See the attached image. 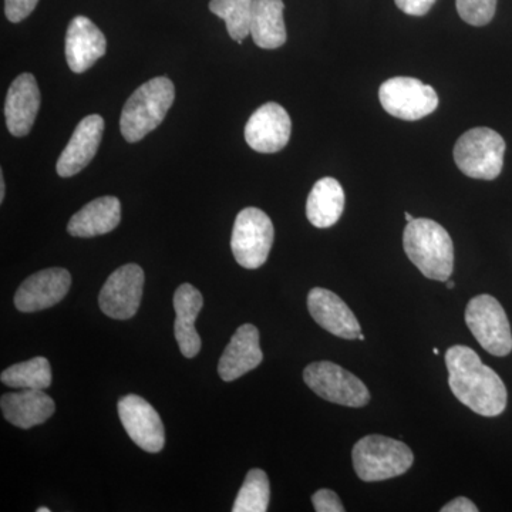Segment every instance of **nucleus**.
Masks as SVG:
<instances>
[{
  "label": "nucleus",
  "instance_id": "24",
  "mask_svg": "<svg viewBox=\"0 0 512 512\" xmlns=\"http://www.w3.org/2000/svg\"><path fill=\"white\" fill-rule=\"evenodd\" d=\"M52 366L46 357L37 356L3 370L0 380L13 389L45 390L52 386Z\"/></svg>",
  "mask_w": 512,
  "mask_h": 512
},
{
  "label": "nucleus",
  "instance_id": "17",
  "mask_svg": "<svg viewBox=\"0 0 512 512\" xmlns=\"http://www.w3.org/2000/svg\"><path fill=\"white\" fill-rule=\"evenodd\" d=\"M262 360L264 353L259 346V330L251 323H245L239 326L222 353L218 375L224 382H234L256 369Z\"/></svg>",
  "mask_w": 512,
  "mask_h": 512
},
{
  "label": "nucleus",
  "instance_id": "31",
  "mask_svg": "<svg viewBox=\"0 0 512 512\" xmlns=\"http://www.w3.org/2000/svg\"><path fill=\"white\" fill-rule=\"evenodd\" d=\"M477 505L473 501L468 500L466 497H457L456 500L451 501L441 508V512H477Z\"/></svg>",
  "mask_w": 512,
  "mask_h": 512
},
{
  "label": "nucleus",
  "instance_id": "15",
  "mask_svg": "<svg viewBox=\"0 0 512 512\" xmlns=\"http://www.w3.org/2000/svg\"><path fill=\"white\" fill-rule=\"evenodd\" d=\"M40 100L33 74L23 73L13 80L5 101L6 126L12 136H28L39 113Z\"/></svg>",
  "mask_w": 512,
  "mask_h": 512
},
{
  "label": "nucleus",
  "instance_id": "20",
  "mask_svg": "<svg viewBox=\"0 0 512 512\" xmlns=\"http://www.w3.org/2000/svg\"><path fill=\"white\" fill-rule=\"evenodd\" d=\"M204 298L191 284H183L174 293L175 323L174 333L181 353L192 359L200 353L201 338L195 329V319L200 315Z\"/></svg>",
  "mask_w": 512,
  "mask_h": 512
},
{
  "label": "nucleus",
  "instance_id": "21",
  "mask_svg": "<svg viewBox=\"0 0 512 512\" xmlns=\"http://www.w3.org/2000/svg\"><path fill=\"white\" fill-rule=\"evenodd\" d=\"M120 221V201L116 197H100L73 215L67 224V232L76 238L99 237L119 227Z\"/></svg>",
  "mask_w": 512,
  "mask_h": 512
},
{
  "label": "nucleus",
  "instance_id": "36",
  "mask_svg": "<svg viewBox=\"0 0 512 512\" xmlns=\"http://www.w3.org/2000/svg\"><path fill=\"white\" fill-rule=\"evenodd\" d=\"M433 353H434V355H436V356H437V355H439L440 350H439V349H437V348H434V349H433Z\"/></svg>",
  "mask_w": 512,
  "mask_h": 512
},
{
  "label": "nucleus",
  "instance_id": "22",
  "mask_svg": "<svg viewBox=\"0 0 512 512\" xmlns=\"http://www.w3.org/2000/svg\"><path fill=\"white\" fill-rule=\"evenodd\" d=\"M345 210V191L338 180L325 177L313 185L306 201V217L316 228L335 225Z\"/></svg>",
  "mask_w": 512,
  "mask_h": 512
},
{
  "label": "nucleus",
  "instance_id": "16",
  "mask_svg": "<svg viewBox=\"0 0 512 512\" xmlns=\"http://www.w3.org/2000/svg\"><path fill=\"white\" fill-rule=\"evenodd\" d=\"M103 32L86 16H76L66 33V60L74 73H84L106 55Z\"/></svg>",
  "mask_w": 512,
  "mask_h": 512
},
{
  "label": "nucleus",
  "instance_id": "29",
  "mask_svg": "<svg viewBox=\"0 0 512 512\" xmlns=\"http://www.w3.org/2000/svg\"><path fill=\"white\" fill-rule=\"evenodd\" d=\"M39 0H5L6 18L12 23H19L32 15Z\"/></svg>",
  "mask_w": 512,
  "mask_h": 512
},
{
  "label": "nucleus",
  "instance_id": "14",
  "mask_svg": "<svg viewBox=\"0 0 512 512\" xmlns=\"http://www.w3.org/2000/svg\"><path fill=\"white\" fill-rule=\"evenodd\" d=\"M103 131L104 119L99 114L84 117L74 128L72 138L57 160V174L62 178L73 177L92 163L99 150Z\"/></svg>",
  "mask_w": 512,
  "mask_h": 512
},
{
  "label": "nucleus",
  "instance_id": "11",
  "mask_svg": "<svg viewBox=\"0 0 512 512\" xmlns=\"http://www.w3.org/2000/svg\"><path fill=\"white\" fill-rule=\"evenodd\" d=\"M119 416L128 437L147 453H160L165 446L163 420L143 397L127 394L119 402Z\"/></svg>",
  "mask_w": 512,
  "mask_h": 512
},
{
  "label": "nucleus",
  "instance_id": "23",
  "mask_svg": "<svg viewBox=\"0 0 512 512\" xmlns=\"http://www.w3.org/2000/svg\"><path fill=\"white\" fill-rule=\"evenodd\" d=\"M284 0H254L251 36L261 49H278L286 42Z\"/></svg>",
  "mask_w": 512,
  "mask_h": 512
},
{
  "label": "nucleus",
  "instance_id": "19",
  "mask_svg": "<svg viewBox=\"0 0 512 512\" xmlns=\"http://www.w3.org/2000/svg\"><path fill=\"white\" fill-rule=\"evenodd\" d=\"M0 407L10 424L25 430L45 423L56 410L55 402L49 394L43 390L30 389L3 394Z\"/></svg>",
  "mask_w": 512,
  "mask_h": 512
},
{
  "label": "nucleus",
  "instance_id": "37",
  "mask_svg": "<svg viewBox=\"0 0 512 512\" xmlns=\"http://www.w3.org/2000/svg\"><path fill=\"white\" fill-rule=\"evenodd\" d=\"M357 339L362 340V342H363V340H365L366 338H365V336L362 335V333H360L359 338H357Z\"/></svg>",
  "mask_w": 512,
  "mask_h": 512
},
{
  "label": "nucleus",
  "instance_id": "13",
  "mask_svg": "<svg viewBox=\"0 0 512 512\" xmlns=\"http://www.w3.org/2000/svg\"><path fill=\"white\" fill-rule=\"evenodd\" d=\"M72 275L63 268H49L29 276L19 286L15 306L23 313L45 311L57 305L69 292Z\"/></svg>",
  "mask_w": 512,
  "mask_h": 512
},
{
  "label": "nucleus",
  "instance_id": "25",
  "mask_svg": "<svg viewBox=\"0 0 512 512\" xmlns=\"http://www.w3.org/2000/svg\"><path fill=\"white\" fill-rule=\"evenodd\" d=\"M254 0H211L210 10L224 19L231 39L241 45L251 35Z\"/></svg>",
  "mask_w": 512,
  "mask_h": 512
},
{
  "label": "nucleus",
  "instance_id": "18",
  "mask_svg": "<svg viewBox=\"0 0 512 512\" xmlns=\"http://www.w3.org/2000/svg\"><path fill=\"white\" fill-rule=\"evenodd\" d=\"M309 313L315 322L338 338H359L360 323L336 293L323 288H313L308 295Z\"/></svg>",
  "mask_w": 512,
  "mask_h": 512
},
{
  "label": "nucleus",
  "instance_id": "5",
  "mask_svg": "<svg viewBox=\"0 0 512 512\" xmlns=\"http://www.w3.org/2000/svg\"><path fill=\"white\" fill-rule=\"evenodd\" d=\"M504 154V138L487 127L471 128L454 147L457 167L476 180H495L503 171Z\"/></svg>",
  "mask_w": 512,
  "mask_h": 512
},
{
  "label": "nucleus",
  "instance_id": "9",
  "mask_svg": "<svg viewBox=\"0 0 512 512\" xmlns=\"http://www.w3.org/2000/svg\"><path fill=\"white\" fill-rule=\"evenodd\" d=\"M383 109L400 120L416 121L439 107L436 90L413 77H393L380 86Z\"/></svg>",
  "mask_w": 512,
  "mask_h": 512
},
{
  "label": "nucleus",
  "instance_id": "28",
  "mask_svg": "<svg viewBox=\"0 0 512 512\" xmlns=\"http://www.w3.org/2000/svg\"><path fill=\"white\" fill-rule=\"evenodd\" d=\"M312 503L313 507H315V511L318 512L345 511V507H343L339 495L336 494L335 491L326 490V488L316 491V493L312 495Z\"/></svg>",
  "mask_w": 512,
  "mask_h": 512
},
{
  "label": "nucleus",
  "instance_id": "32",
  "mask_svg": "<svg viewBox=\"0 0 512 512\" xmlns=\"http://www.w3.org/2000/svg\"><path fill=\"white\" fill-rule=\"evenodd\" d=\"M5 190H6L5 178H3V174H2V175H0V202H3V200H5Z\"/></svg>",
  "mask_w": 512,
  "mask_h": 512
},
{
  "label": "nucleus",
  "instance_id": "35",
  "mask_svg": "<svg viewBox=\"0 0 512 512\" xmlns=\"http://www.w3.org/2000/svg\"><path fill=\"white\" fill-rule=\"evenodd\" d=\"M37 512H50V508L39 507L37 508Z\"/></svg>",
  "mask_w": 512,
  "mask_h": 512
},
{
  "label": "nucleus",
  "instance_id": "3",
  "mask_svg": "<svg viewBox=\"0 0 512 512\" xmlns=\"http://www.w3.org/2000/svg\"><path fill=\"white\" fill-rule=\"evenodd\" d=\"M175 87L167 77H154L128 97L120 117V130L128 143H137L163 123L173 106Z\"/></svg>",
  "mask_w": 512,
  "mask_h": 512
},
{
  "label": "nucleus",
  "instance_id": "2",
  "mask_svg": "<svg viewBox=\"0 0 512 512\" xmlns=\"http://www.w3.org/2000/svg\"><path fill=\"white\" fill-rule=\"evenodd\" d=\"M403 247L421 274L446 282L453 274L454 247L450 234L429 218H414L403 234Z\"/></svg>",
  "mask_w": 512,
  "mask_h": 512
},
{
  "label": "nucleus",
  "instance_id": "4",
  "mask_svg": "<svg viewBox=\"0 0 512 512\" xmlns=\"http://www.w3.org/2000/svg\"><path fill=\"white\" fill-rule=\"evenodd\" d=\"M353 467L357 477L366 483L390 480L402 476L413 466V451L402 441L390 437H363L352 451Z\"/></svg>",
  "mask_w": 512,
  "mask_h": 512
},
{
  "label": "nucleus",
  "instance_id": "10",
  "mask_svg": "<svg viewBox=\"0 0 512 512\" xmlns=\"http://www.w3.org/2000/svg\"><path fill=\"white\" fill-rule=\"evenodd\" d=\"M144 271L136 264L116 269L101 288V312L111 319L127 320L136 315L143 298Z\"/></svg>",
  "mask_w": 512,
  "mask_h": 512
},
{
  "label": "nucleus",
  "instance_id": "1",
  "mask_svg": "<svg viewBox=\"0 0 512 512\" xmlns=\"http://www.w3.org/2000/svg\"><path fill=\"white\" fill-rule=\"evenodd\" d=\"M448 386L454 396L474 413L485 417L500 416L507 407V387L491 367L468 346L447 350Z\"/></svg>",
  "mask_w": 512,
  "mask_h": 512
},
{
  "label": "nucleus",
  "instance_id": "26",
  "mask_svg": "<svg viewBox=\"0 0 512 512\" xmlns=\"http://www.w3.org/2000/svg\"><path fill=\"white\" fill-rule=\"evenodd\" d=\"M269 497H271V488H269L268 476L264 470L252 468L247 474L244 484L237 495L234 512H265L268 511Z\"/></svg>",
  "mask_w": 512,
  "mask_h": 512
},
{
  "label": "nucleus",
  "instance_id": "27",
  "mask_svg": "<svg viewBox=\"0 0 512 512\" xmlns=\"http://www.w3.org/2000/svg\"><path fill=\"white\" fill-rule=\"evenodd\" d=\"M457 12L471 26H485L493 20L497 0H457Z\"/></svg>",
  "mask_w": 512,
  "mask_h": 512
},
{
  "label": "nucleus",
  "instance_id": "6",
  "mask_svg": "<svg viewBox=\"0 0 512 512\" xmlns=\"http://www.w3.org/2000/svg\"><path fill=\"white\" fill-rule=\"evenodd\" d=\"M274 237L271 218L259 208H245L237 215L232 229V254L242 268H261L271 252Z\"/></svg>",
  "mask_w": 512,
  "mask_h": 512
},
{
  "label": "nucleus",
  "instance_id": "7",
  "mask_svg": "<svg viewBox=\"0 0 512 512\" xmlns=\"http://www.w3.org/2000/svg\"><path fill=\"white\" fill-rule=\"evenodd\" d=\"M466 323L481 348L490 355L504 357L512 352V333L507 313L491 295H478L468 302Z\"/></svg>",
  "mask_w": 512,
  "mask_h": 512
},
{
  "label": "nucleus",
  "instance_id": "8",
  "mask_svg": "<svg viewBox=\"0 0 512 512\" xmlns=\"http://www.w3.org/2000/svg\"><path fill=\"white\" fill-rule=\"evenodd\" d=\"M303 380L326 402L346 407H363L370 402L365 383L336 363H311L303 370Z\"/></svg>",
  "mask_w": 512,
  "mask_h": 512
},
{
  "label": "nucleus",
  "instance_id": "33",
  "mask_svg": "<svg viewBox=\"0 0 512 512\" xmlns=\"http://www.w3.org/2000/svg\"><path fill=\"white\" fill-rule=\"evenodd\" d=\"M404 218H406L407 224H409V222H412L414 220L413 215L409 214V212H406V214H404Z\"/></svg>",
  "mask_w": 512,
  "mask_h": 512
},
{
  "label": "nucleus",
  "instance_id": "30",
  "mask_svg": "<svg viewBox=\"0 0 512 512\" xmlns=\"http://www.w3.org/2000/svg\"><path fill=\"white\" fill-rule=\"evenodd\" d=\"M394 2L406 15L424 16L430 12L436 0H394Z\"/></svg>",
  "mask_w": 512,
  "mask_h": 512
},
{
  "label": "nucleus",
  "instance_id": "12",
  "mask_svg": "<svg viewBox=\"0 0 512 512\" xmlns=\"http://www.w3.org/2000/svg\"><path fill=\"white\" fill-rule=\"evenodd\" d=\"M292 121L288 111L276 103H266L249 117L245 126V140L252 150L274 154L289 143Z\"/></svg>",
  "mask_w": 512,
  "mask_h": 512
},
{
  "label": "nucleus",
  "instance_id": "34",
  "mask_svg": "<svg viewBox=\"0 0 512 512\" xmlns=\"http://www.w3.org/2000/svg\"><path fill=\"white\" fill-rule=\"evenodd\" d=\"M446 285H447V288H448V289H453V288H454V286H456V284H454V282H453V281H450V279H447V281H446Z\"/></svg>",
  "mask_w": 512,
  "mask_h": 512
}]
</instances>
